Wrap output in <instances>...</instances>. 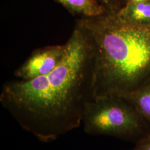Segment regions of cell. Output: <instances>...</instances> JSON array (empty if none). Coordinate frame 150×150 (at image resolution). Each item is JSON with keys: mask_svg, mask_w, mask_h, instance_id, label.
<instances>
[{"mask_svg": "<svg viewBox=\"0 0 150 150\" xmlns=\"http://www.w3.org/2000/svg\"><path fill=\"white\" fill-rule=\"evenodd\" d=\"M62 61L48 74L4 85L0 102L24 130L51 142L78 128L93 98V52L84 28L77 22Z\"/></svg>", "mask_w": 150, "mask_h": 150, "instance_id": "1", "label": "cell"}, {"mask_svg": "<svg viewBox=\"0 0 150 150\" xmlns=\"http://www.w3.org/2000/svg\"><path fill=\"white\" fill-rule=\"evenodd\" d=\"M77 21L92 48L94 98L123 97L150 79V24L128 21L107 10Z\"/></svg>", "mask_w": 150, "mask_h": 150, "instance_id": "2", "label": "cell"}, {"mask_svg": "<svg viewBox=\"0 0 150 150\" xmlns=\"http://www.w3.org/2000/svg\"><path fill=\"white\" fill-rule=\"evenodd\" d=\"M88 134L108 136L136 144L150 134V123L122 97H95L85 108L82 122Z\"/></svg>", "mask_w": 150, "mask_h": 150, "instance_id": "3", "label": "cell"}, {"mask_svg": "<svg viewBox=\"0 0 150 150\" xmlns=\"http://www.w3.org/2000/svg\"><path fill=\"white\" fill-rule=\"evenodd\" d=\"M66 49V44L38 49L16 70L15 76L26 81L48 74L62 61Z\"/></svg>", "mask_w": 150, "mask_h": 150, "instance_id": "4", "label": "cell"}, {"mask_svg": "<svg viewBox=\"0 0 150 150\" xmlns=\"http://www.w3.org/2000/svg\"><path fill=\"white\" fill-rule=\"evenodd\" d=\"M74 15L82 17L100 16L106 11L97 0H56Z\"/></svg>", "mask_w": 150, "mask_h": 150, "instance_id": "5", "label": "cell"}, {"mask_svg": "<svg viewBox=\"0 0 150 150\" xmlns=\"http://www.w3.org/2000/svg\"><path fill=\"white\" fill-rule=\"evenodd\" d=\"M126 20L138 24H150V0L142 2H128L117 11Z\"/></svg>", "mask_w": 150, "mask_h": 150, "instance_id": "6", "label": "cell"}, {"mask_svg": "<svg viewBox=\"0 0 150 150\" xmlns=\"http://www.w3.org/2000/svg\"><path fill=\"white\" fill-rule=\"evenodd\" d=\"M123 98L128 100L150 123V79Z\"/></svg>", "mask_w": 150, "mask_h": 150, "instance_id": "7", "label": "cell"}, {"mask_svg": "<svg viewBox=\"0 0 150 150\" xmlns=\"http://www.w3.org/2000/svg\"><path fill=\"white\" fill-rule=\"evenodd\" d=\"M131 150H150V134L137 142Z\"/></svg>", "mask_w": 150, "mask_h": 150, "instance_id": "8", "label": "cell"}, {"mask_svg": "<svg viewBox=\"0 0 150 150\" xmlns=\"http://www.w3.org/2000/svg\"><path fill=\"white\" fill-rule=\"evenodd\" d=\"M147 0H129V2H134V3H138V2H145Z\"/></svg>", "mask_w": 150, "mask_h": 150, "instance_id": "9", "label": "cell"}, {"mask_svg": "<svg viewBox=\"0 0 150 150\" xmlns=\"http://www.w3.org/2000/svg\"><path fill=\"white\" fill-rule=\"evenodd\" d=\"M103 2L104 3H105L106 5H109V4H110L112 0H102Z\"/></svg>", "mask_w": 150, "mask_h": 150, "instance_id": "10", "label": "cell"}]
</instances>
